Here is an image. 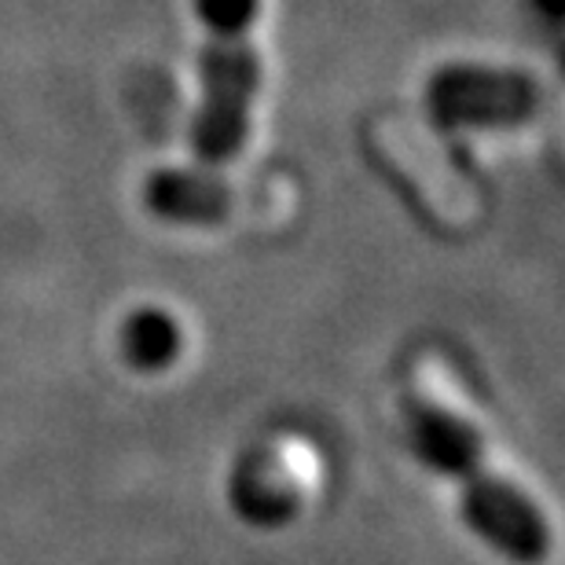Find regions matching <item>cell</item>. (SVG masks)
<instances>
[{
  "instance_id": "obj_5",
  "label": "cell",
  "mask_w": 565,
  "mask_h": 565,
  "mask_svg": "<svg viewBox=\"0 0 565 565\" xmlns=\"http://www.w3.org/2000/svg\"><path fill=\"white\" fill-rule=\"evenodd\" d=\"M540 107L544 85L522 66L445 63L426 82V110L437 129H522L540 115Z\"/></svg>"
},
{
  "instance_id": "obj_2",
  "label": "cell",
  "mask_w": 565,
  "mask_h": 565,
  "mask_svg": "<svg viewBox=\"0 0 565 565\" xmlns=\"http://www.w3.org/2000/svg\"><path fill=\"white\" fill-rule=\"evenodd\" d=\"M257 26L206 30L199 52V107L191 121V151L199 166L235 162L254 137V115L265 85V60L254 41Z\"/></svg>"
},
{
  "instance_id": "obj_4",
  "label": "cell",
  "mask_w": 565,
  "mask_h": 565,
  "mask_svg": "<svg viewBox=\"0 0 565 565\" xmlns=\"http://www.w3.org/2000/svg\"><path fill=\"white\" fill-rule=\"evenodd\" d=\"M143 206L151 217L177 228H228L268 224L290 206V188L279 180H228L210 166H166L147 173Z\"/></svg>"
},
{
  "instance_id": "obj_1",
  "label": "cell",
  "mask_w": 565,
  "mask_h": 565,
  "mask_svg": "<svg viewBox=\"0 0 565 565\" xmlns=\"http://www.w3.org/2000/svg\"><path fill=\"white\" fill-rule=\"evenodd\" d=\"M401 423L415 459L456 489L462 522L484 547L518 565L551 558V514L507 467L481 408L448 360L434 353L412 360L401 386Z\"/></svg>"
},
{
  "instance_id": "obj_6",
  "label": "cell",
  "mask_w": 565,
  "mask_h": 565,
  "mask_svg": "<svg viewBox=\"0 0 565 565\" xmlns=\"http://www.w3.org/2000/svg\"><path fill=\"white\" fill-rule=\"evenodd\" d=\"M316 481V459L305 437H268L239 462L232 503L254 525H282L301 511Z\"/></svg>"
},
{
  "instance_id": "obj_7",
  "label": "cell",
  "mask_w": 565,
  "mask_h": 565,
  "mask_svg": "<svg viewBox=\"0 0 565 565\" xmlns=\"http://www.w3.org/2000/svg\"><path fill=\"white\" fill-rule=\"evenodd\" d=\"M180 353H184V327L173 312L158 309V305H143L121 323V356L143 375L173 367Z\"/></svg>"
},
{
  "instance_id": "obj_8",
  "label": "cell",
  "mask_w": 565,
  "mask_h": 565,
  "mask_svg": "<svg viewBox=\"0 0 565 565\" xmlns=\"http://www.w3.org/2000/svg\"><path fill=\"white\" fill-rule=\"evenodd\" d=\"M202 30H228V26H257L265 0H191Z\"/></svg>"
},
{
  "instance_id": "obj_3",
  "label": "cell",
  "mask_w": 565,
  "mask_h": 565,
  "mask_svg": "<svg viewBox=\"0 0 565 565\" xmlns=\"http://www.w3.org/2000/svg\"><path fill=\"white\" fill-rule=\"evenodd\" d=\"M371 147L437 228L467 232L478 224L484 206L478 184L426 126L401 115H382L371 126Z\"/></svg>"
}]
</instances>
